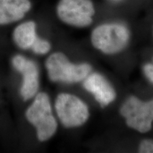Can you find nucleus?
<instances>
[{
    "label": "nucleus",
    "instance_id": "nucleus-6",
    "mask_svg": "<svg viewBox=\"0 0 153 153\" xmlns=\"http://www.w3.org/2000/svg\"><path fill=\"white\" fill-rule=\"evenodd\" d=\"M94 13L91 0H60L57 7V14L60 20L76 27L89 26Z\"/></svg>",
    "mask_w": 153,
    "mask_h": 153
},
{
    "label": "nucleus",
    "instance_id": "nucleus-10",
    "mask_svg": "<svg viewBox=\"0 0 153 153\" xmlns=\"http://www.w3.org/2000/svg\"><path fill=\"white\" fill-rule=\"evenodd\" d=\"M36 26L33 22L23 23L14 29L13 38L16 44L22 49L31 48L37 39Z\"/></svg>",
    "mask_w": 153,
    "mask_h": 153
},
{
    "label": "nucleus",
    "instance_id": "nucleus-2",
    "mask_svg": "<svg viewBox=\"0 0 153 153\" xmlns=\"http://www.w3.org/2000/svg\"><path fill=\"white\" fill-rule=\"evenodd\" d=\"M45 67L51 81L66 83H74L84 80L91 70L89 64H73L61 53H55L50 55L45 62Z\"/></svg>",
    "mask_w": 153,
    "mask_h": 153
},
{
    "label": "nucleus",
    "instance_id": "nucleus-7",
    "mask_svg": "<svg viewBox=\"0 0 153 153\" xmlns=\"http://www.w3.org/2000/svg\"><path fill=\"white\" fill-rule=\"evenodd\" d=\"M12 65L23 75L21 94L24 100L31 99L37 93L39 87V72L33 61L22 55H16L12 59Z\"/></svg>",
    "mask_w": 153,
    "mask_h": 153
},
{
    "label": "nucleus",
    "instance_id": "nucleus-8",
    "mask_svg": "<svg viewBox=\"0 0 153 153\" xmlns=\"http://www.w3.org/2000/svg\"><path fill=\"white\" fill-rule=\"evenodd\" d=\"M83 85L86 90L92 94L102 106H107L116 98L114 88L104 76L98 73L89 74Z\"/></svg>",
    "mask_w": 153,
    "mask_h": 153
},
{
    "label": "nucleus",
    "instance_id": "nucleus-13",
    "mask_svg": "<svg viewBox=\"0 0 153 153\" xmlns=\"http://www.w3.org/2000/svg\"><path fill=\"white\" fill-rule=\"evenodd\" d=\"M144 73L147 77L153 82V64H147L143 68Z\"/></svg>",
    "mask_w": 153,
    "mask_h": 153
},
{
    "label": "nucleus",
    "instance_id": "nucleus-3",
    "mask_svg": "<svg viewBox=\"0 0 153 153\" xmlns=\"http://www.w3.org/2000/svg\"><path fill=\"white\" fill-rule=\"evenodd\" d=\"M129 30L120 24H106L97 26L92 31L91 43L96 48L106 54H114L126 46Z\"/></svg>",
    "mask_w": 153,
    "mask_h": 153
},
{
    "label": "nucleus",
    "instance_id": "nucleus-5",
    "mask_svg": "<svg viewBox=\"0 0 153 153\" xmlns=\"http://www.w3.org/2000/svg\"><path fill=\"white\" fill-rule=\"evenodd\" d=\"M120 114L129 127L140 132L150 131L153 121V100L144 102L135 97H131L121 106Z\"/></svg>",
    "mask_w": 153,
    "mask_h": 153
},
{
    "label": "nucleus",
    "instance_id": "nucleus-4",
    "mask_svg": "<svg viewBox=\"0 0 153 153\" xmlns=\"http://www.w3.org/2000/svg\"><path fill=\"white\" fill-rule=\"evenodd\" d=\"M55 106L59 119L65 127H78L83 125L89 118L87 104L70 94L63 93L57 96Z\"/></svg>",
    "mask_w": 153,
    "mask_h": 153
},
{
    "label": "nucleus",
    "instance_id": "nucleus-1",
    "mask_svg": "<svg viewBox=\"0 0 153 153\" xmlns=\"http://www.w3.org/2000/svg\"><path fill=\"white\" fill-rule=\"evenodd\" d=\"M26 118L34 126L40 141H45L51 138L57 131V124L52 114L48 96L40 93L26 113Z\"/></svg>",
    "mask_w": 153,
    "mask_h": 153
},
{
    "label": "nucleus",
    "instance_id": "nucleus-9",
    "mask_svg": "<svg viewBox=\"0 0 153 153\" xmlns=\"http://www.w3.org/2000/svg\"><path fill=\"white\" fill-rule=\"evenodd\" d=\"M30 7L29 0H0V25L21 20Z\"/></svg>",
    "mask_w": 153,
    "mask_h": 153
},
{
    "label": "nucleus",
    "instance_id": "nucleus-12",
    "mask_svg": "<svg viewBox=\"0 0 153 153\" xmlns=\"http://www.w3.org/2000/svg\"><path fill=\"white\" fill-rule=\"evenodd\" d=\"M139 152L153 153L152 140H143L140 145Z\"/></svg>",
    "mask_w": 153,
    "mask_h": 153
},
{
    "label": "nucleus",
    "instance_id": "nucleus-14",
    "mask_svg": "<svg viewBox=\"0 0 153 153\" xmlns=\"http://www.w3.org/2000/svg\"><path fill=\"white\" fill-rule=\"evenodd\" d=\"M114 1H118V0H114Z\"/></svg>",
    "mask_w": 153,
    "mask_h": 153
},
{
    "label": "nucleus",
    "instance_id": "nucleus-11",
    "mask_svg": "<svg viewBox=\"0 0 153 153\" xmlns=\"http://www.w3.org/2000/svg\"><path fill=\"white\" fill-rule=\"evenodd\" d=\"M30 48L36 54L44 55L46 54L50 51V50H51V44L47 41L37 38V39L34 42V43Z\"/></svg>",
    "mask_w": 153,
    "mask_h": 153
}]
</instances>
